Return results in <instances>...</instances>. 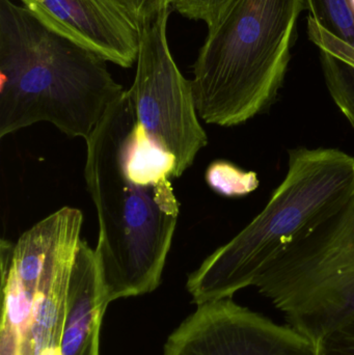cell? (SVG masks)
<instances>
[{"label": "cell", "instance_id": "6da1fadb", "mask_svg": "<svg viewBox=\"0 0 354 355\" xmlns=\"http://www.w3.org/2000/svg\"><path fill=\"white\" fill-rule=\"evenodd\" d=\"M85 178L97 210L96 259L108 302L155 291L178 221L175 162L139 124L128 89L87 139Z\"/></svg>", "mask_w": 354, "mask_h": 355}, {"label": "cell", "instance_id": "7a4b0ae2", "mask_svg": "<svg viewBox=\"0 0 354 355\" xmlns=\"http://www.w3.org/2000/svg\"><path fill=\"white\" fill-rule=\"evenodd\" d=\"M107 60L0 0V139L51 123L87 141L125 89Z\"/></svg>", "mask_w": 354, "mask_h": 355}, {"label": "cell", "instance_id": "3957f363", "mask_svg": "<svg viewBox=\"0 0 354 355\" xmlns=\"http://www.w3.org/2000/svg\"><path fill=\"white\" fill-rule=\"evenodd\" d=\"M354 198V158L337 149L289 152L288 172L264 210L189 275L197 306L254 287L285 250L313 233Z\"/></svg>", "mask_w": 354, "mask_h": 355}, {"label": "cell", "instance_id": "277c9868", "mask_svg": "<svg viewBox=\"0 0 354 355\" xmlns=\"http://www.w3.org/2000/svg\"><path fill=\"white\" fill-rule=\"evenodd\" d=\"M306 0H234L193 64L195 108L233 127L265 112L284 83Z\"/></svg>", "mask_w": 354, "mask_h": 355}, {"label": "cell", "instance_id": "5b68a950", "mask_svg": "<svg viewBox=\"0 0 354 355\" xmlns=\"http://www.w3.org/2000/svg\"><path fill=\"white\" fill-rule=\"evenodd\" d=\"M83 215L64 207L17 243L2 239L0 355H62L71 269Z\"/></svg>", "mask_w": 354, "mask_h": 355}, {"label": "cell", "instance_id": "8992f818", "mask_svg": "<svg viewBox=\"0 0 354 355\" xmlns=\"http://www.w3.org/2000/svg\"><path fill=\"white\" fill-rule=\"evenodd\" d=\"M254 287L317 344L354 321V198L285 250Z\"/></svg>", "mask_w": 354, "mask_h": 355}, {"label": "cell", "instance_id": "52a82bcc", "mask_svg": "<svg viewBox=\"0 0 354 355\" xmlns=\"http://www.w3.org/2000/svg\"><path fill=\"white\" fill-rule=\"evenodd\" d=\"M166 8L141 24L136 74L128 89L145 137L175 162V178H180L208 145L200 124L191 80L177 67L168 41Z\"/></svg>", "mask_w": 354, "mask_h": 355}, {"label": "cell", "instance_id": "ba28073f", "mask_svg": "<svg viewBox=\"0 0 354 355\" xmlns=\"http://www.w3.org/2000/svg\"><path fill=\"white\" fill-rule=\"evenodd\" d=\"M163 355H316V345L290 325L224 298L197 306L168 337Z\"/></svg>", "mask_w": 354, "mask_h": 355}, {"label": "cell", "instance_id": "9c48e42d", "mask_svg": "<svg viewBox=\"0 0 354 355\" xmlns=\"http://www.w3.org/2000/svg\"><path fill=\"white\" fill-rule=\"evenodd\" d=\"M58 35L107 62L131 68L137 62L141 25L122 0H20Z\"/></svg>", "mask_w": 354, "mask_h": 355}, {"label": "cell", "instance_id": "30bf717a", "mask_svg": "<svg viewBox=\"0 0 354 355\" xmlns=\"http://www.w3.org/2000/svg\"><path fill=\"white\" fill-rule=\"evenodd\" d=\"M108 304L95 250L80 239L69 279L62 355H100V331Z\"/></svg>", "mask_w": 354, "mask_h": 355}, {"label": "cell", "instance_id": "8fae6325", "mask_svg": "<svg viewBox=\"0 0 354 355\" xmlns=\"http://www.w3.org/2000/svg\"><path fill=\"white\" fill-rule=\"evenodd\" d=\"M310 39L320 50V62L330 96L354 127V48L308 18Z\"/></svg>", "mask_w": 354, "mask_h": 355}, {"label": "cell", "instance_id": "7c38bea8", "mask_svg": "<svg viewBox=\"0 0 354 355\" xmlns=\"http://www.w3.org/2000/svg\"><path fill=\"white\" fill-rule=\"evenodd\" d=\"M310 17L354 48L353 0H306Z\"/></svg>", "mask_w": 354, "mask_h": 355}, {"label": "cell", "instance_id": "4fadbf2b", "mask_svg": "<svg viewBox=\"0 0 354 355\" xmlns=\"http://www.w3.org/2000/svg\"><path fill=\"white\" fill-rule=\"evenodd\" d=\"M206 181L214 191L228 198L247 196L259 186L256 173L245 172L224 160L210 164L206 172Z\"/></svg>", "mask_w": 354, "mask_h": 355}, {"label": "cell", "instance_id": "5bb4252c", "mask_svg": "<svg viewBox=\"0 0 354 355\" xmlns=\"http://www.w3.org/2000/svg\"><path fill=\"white\" fill-rule=\"evenodd\" d=\"M234 0H174L172 10L191 20L203 21L208 31L218 26Z\"/></svg>", "mask_w": 354, "mask_h": 355}, {"label": "cell", "instance_id": "9a60e30c", "mask_svg": "<svg viewBox=\"0 0 354 355\" xmlns=\"http://www.w3.org/2000/svg\"><path fill=\"white\" fill-rule=\"evenodd\" d=\"M316 355H354V321L318 342Z\"/></svg>", "mask_w": 354, "mask_h": 355}, {"label": "cell", "instance_id": "2e32d148", "mask_svg": "<svg viewBox=\"0 0 354 355\" xmlns=\"http://www.w3.org/2000/svg\"><path fill=\"white\" fill-rule=\"evenodd\" d=\"M139 25L155 18L166 8H172L174 0H122Z\"/></svg>", "mask_w": 354, "mask_h": 355}, {"label": "cell", "instance_id": "e0dca14e", "mask_svg": "<svg viewBox=\"0 0 354 355\" xmlns=\"http://www.w3.org/2000/svg\"><path fill=\"white\" fill-rule=\"evenodd\" d=\"M353 2H354V0H353Z\"/></svg>", "mask_w": 354, "mask_h": 355}]
</instances>
